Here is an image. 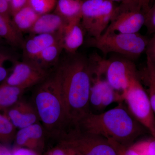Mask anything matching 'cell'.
Listing matches in <instances>:
<instances>
[{
	"label": "cell",
	"mask_w": 155,
	"mask_h": 155,
	"mask_svg": "<svg viewBox=\"0 0 155 155\" xmlns=\"http://www.w3.org/2000/svg\"><path fill=\"white\" fill-rule=\"evenodd\" d=\"M6 1H8V2L9 3H10H10H11V0H6Z\"/></svg>",
	"instance_id": "cell-39"
},
{
	"label": "cell",
	"mask_w": 155,
	"mask_h": 155,
	"mask_svg": "<svg viewBox=\"0 0 155 155\" xmlns=\"http://www.w3.org/2000/svg\"><path fill=\"white\" fill-rule=\"evenodd\" d=\"M4 41L3 39L0 38V45L4 43Z\"/></svg>",
	"instance_id": "cell-38"
},
{
	"label": "cell",
	"mask_w": 155,
	"mask_h": 155,
	"mask_svg": "<svg viewBox=\"0 0 155 155\" xmlns=\"http://www.w3.org/2000/svg\"><path fill=\"white\" fill-rule=\"evenodd\" d=\"M4 114L18 130L40 122L33 104L22 98L14 106L5 110Z\"/></svg>",
	"instance_id": "cell-13"
},
{
	"label": "cell",
	"mask_w": 155,
	"mask_h": 155,
	"mask_svg": "<svg viewBox=\"0 0 155 155\" xmlns=\"http://www.w3.org/2000/svg\"><path fill=\"white\" fill-rule=\"evenodd\" d=\"M29 4V0H11L10 4L11 16Z\"/></svg>",
	"instance_id": "cell-29"
},
{
	"label": "cell",
	"mask_w": 155,
	"mask_h": 155,
	"mask_svg": "<svg viewBox=\"0 0 155 155\" xmlns=\"http://www.w3.org/2000/svg\"><path fill=\"white\" fill-rule=\"evenodd\" d=\"M98 65L107 81L121 94L127 89L132 78L139 75L135 64L127 58L105 59L100 56Z\"/></svg>",
	"instance_id": "cell-7"
},
{
	"label": "cell",
	"mask_w": 155,
	"mask_h": 155,
	"mask_svg": "<svg viewBox=\"0 0 155 155\" xmlns=\"http://www.w3.org/2000/svg\"><path fill=\"white\" fill-rule=\"evenodd\" d=\"M51 72L32 61H16L12 73L2 83L25 90L38 85L46 79Z\"/></svg>",
	"instance_id": "cell-9"
},
{
	"label": "cell",
	"mask_w": 155,
	"mask_h": 155,
	"mask_svg": "<svg viewBox=\"0 0 155 155\" xmlns=\"http://www.w3.org/2000/svg\"><path fill=\"white\" fill-rule=\"evenodd\" d=\"M121 96L131 115L155 138V113L148 95L140 79L139 75L132 78L129 86Z\"/></svg>",
	"instance_id": "cell-6"
},
{
	"label": "cell",
	"mask_w": 155,
	"mask_h": 155,
	"mask_svg": "<svg viewBox=\"0 0 155 155\" xmlns=\"http://www.w3.org/2000/svg\"><path fill=\"white\" fill-rule=\"evenodd\" d=\"M93 78L89 97L90 109L100 111L114 102L121 103V94L114 90L97 67Z\"/></svg>",
	"instance_id": "cell-11"
},
{
	"label": "cell",
	"mask_w": 155,
	"mask_h": 155,
	"mask_svg": "<svg viewBox=\"0 0 155 155\" xmlns=\"http://www.w3.org/2000/svg\"><path fill=\"white\" fill-rule=\"evenodd\" d=\"M40 15L28 5L12 16V22L20 33L28 32Z\"/></svg>",
	"instance_id": "cell-18"
},
{
	"label": "cell",
	"mask_w": 155,
	"mask_h": 155,
	"mask_svg": "<svg viewBox=\"0 0 155 155\" xmlns=\"http://www.w3.org/2000/svg\"><path fill=\"white\" fill-rule=\"evenodd\" d=\"M82 0H57L54 13L67 23L81 22Z\"/></svg>",
	"instance_id": "cell-17"
},
{
	"label": "cell",
	"mask_w": 155,
	"mask_h": 155,
	"mask_svg": "<svg viewBox=\"0 0 155 155\" xmlns=\"http://www.w3.org/2000/svg\"><path fill=\"white\" fill-rule=\"evenodd\" d=\"M17 129L8 116L0 113V142L5 145L14 140Z\"/></svg>",
	"instance_id": "cell-22"
},
{
	"label": "cell",
	"mask_w": 155,
	"mask_h": 155,
	"mask_svg": "<svg viewBox=\"0 0 155 155\" xmlns=\"http://www.w3.org/2000/svg\"><path fill=\"white\" fill-rule=\"evenodd\" d=\"M3 64L0 63V82H4L8 77V71L3 66Z\"/></svg>",
	"instance_id": "cell-35"
},
{
	"label": "cell",
	"mask_w": 155,
	"mask_h": 155,
	"mask_svg": "<svg viewBox=\"0 0 155 155\" xmlns=\"http://www.w3.org/2000/svg\"><path fill=\"white\" fill-rule=\"evenodd\" d=\"M57 0H29V5L40 15L51 13L54 10Z\"/></svg>",
	"instance_id": "cell-25"
},
{
	"label": "cell",
	"mask_w": 155,
	"mask_h": 155,
	"mask_svg": "<svg viewBox=\"0 0 155 155\" xmlns=\"http://www.w3.org/2000/svg\"><path fill=\"white\" fill-rule=\"evenodd\" d=\"M60 39L59 34H40L31 35L22 45L23 60L33 61L43 50L60 41Z\"/></svg>",
	"instance_id": "cell-14"
},
{
	"label": "cell",
	"mask_w": 155,
	"mask_h": 155,
	"mask_svg": "<svg viewBox=\"0 0 155 155\" xmlns=\"http://www.w3.org/2000/svg\"><path fill=\"white\" fill-rule=\"evenodd\" d=\"M13 155H42L34 150L15 146L11 150Z\"/></svg>",
	"instance_id": "cell-31"
},
{
	"label": "cell",
	"mask_w": 155,
	"mask_h": 155,
	"mask_svg": "<svg viewBox=\"0 0 155 155\" xmlns=\"http://www.w3.org/2000/svg\"><path fill=\"white\" fill-rule=\"evenodd\" d=\"M146 14L140 8L117 6L110 23L104 33H138L145 25Z\"/></svg>",
	"instance_id": "cell-10"
},
{
	"label": "cell",
	"mask_w": 155,
	"mask_h": 155,
	"mask_svg": "<svg viewBox=\"0 0 155 155\" xmlns=\"http://www.w3.org/2000/svg\"><path fill=\"white\" fill-rule=\"evenodd\" d=\"M117 155H143L131 146H125L112 140H108Z\"/></svg>",
	"instance_id": "cell-27"
},
{
	"label": "cell",
	"mask_w": 155,
	"mask_h": 155,
	"mask_svg": "<svg viewBox=\"0 0 155 155\" xmlns=\"http://www.w3.org/2000/svg\"><path fill=\"white\" fill-rule=\"evenodd\" d=\"M146 52L147 57L155 66V33L153 34L152 38L149 40Z\"/></svg>",
	"instance_id": "cell-30"
},
{
	"label": "cell",
	"mask_w": 155,
	"mask_h": 155,
	"mask_svg": "<svg viewBox=\"0 0 155 155\" xmlns=\"http://www.w3.org/2000/svg\"><path fill=\"white\" fill-rule=\"evenodd\" d=\"M46 150L42 155H78L75 150L61 140Z\"/></svg>",
	"instance_id": "cell-24"
},
{
	"label": "cell",
	"mask_w": 155,
	"mask_h": 155,
	"mask_svg": "<svg viewBox=\"0 0 155 155\" xmlns=\"http://www.w3.org/2000/svg\"><path fill=\"white\" fill-rule=\"evenodd\" d=\"M48 139L45 131L40 122L19 129L16 133L14 141L16 146L25 147L43 153Z\"/></svg>",
	"instance_id": "cell-12"
},
{
	"label": "cell",
	"mask_w": 155,
	"mask_h": 155,
	"mask_svg": "<svg viewBox=\"0 0 155 155\" xmlns=\"http://www.w3.org/2000/svg\"><path fill=\"white\" fill-rule=\"evenodd\" d=\"M0 155H13L11 150L5 144L0 143Z\"/></svg>",
	"instance_id": "cell-37"
},
{
	"label": "cell",
	"mask_w": 155,
	"mask_h": 155,
	"mask_svg": "<svg viewBox=\"0 0 155 155\" xmlns=\"http://www.w3.org/2000/svg\"><path fill=\"white\" fill-rule=\"evenodd\" d=\"M0 38L15 47L22 48L24 40L22 34L15 28L12 21L0 15Z\"/></svg>",
	"instance_id": "cell-19"
},
{
	"label": "cell",
	"mask_w": 155,
	"mask_h": 155,
	"mask_svg": "<svg viewBox=\"0 0 155 155\" xmlns=\"http://www.w3.org/2000/svg\"><path fill=\"white\" fill-rule=\"evenodd\" d=\"M145 75L148 86V96L152 107L155 114V66L147 56Z\"/></svg>",
	"instance_id": "cell-23"
},
{
	"label": "cell",
	"mask_w": 155,
	"mask_h": 155,
	"mask_svg": "<svg viewBox=\"0 0 155 155\" xmlns=\"http://www.w3.org/2000/svg\"><path fill=\"white\" fill-rule=\"evenodd\" d=\"M85 31L81 22L67 23L61 34L60 42L68 54H74L83 44Z\"/></svg>",
	"instance_id": "cell-15"
},
{
	"label": "cell",
	"mask_w": 155,
	"mask_h": 155,
	"mask_svg": "<svg viewBox=\"0 0 155 155\" xmlns=\"http://www.w3.org/2000/svg\"><path fill=\"white\" fill-rule=\"evenodd\" d=\"M117 8L111 0H82L81 22L89 38H98L104 32Z\"/></svg>",
	"instance_id": "cell-5"
},
{
	"label": "cell",
	"mask_w": 155,
	"mask_h": 155,
	"mask_svg": "<svg viewBox=\"0 0 155 155\" xmlns=\"http://www.w3.org/2000/svg\"><path fill=\"white\" fill-rule=\"evenodd\" d=\"M13 60V57L10 54L7 52L0 51V63L4 64L8 61Z\"/></svg>",
	"instance_id": "cell-33"
},
{
	"label": "cell",
	"mask_w": 155,
	"mask_h": 155,
	"mask_svg": "<svg viewBox=\"0 0 155 155\" xmlns=\"http://www.w3.org/2000/svg\"><path fill=\"white\" fill-rule=\"evenodd\" d=\"M137 4L141 7L147 13L150 7V0H136Z\"/></svg>",
	"instance_id": "cell-34"
},
{
	"label": "cell",
	"mask_w": 155,
	"mask_h": 155,
	"mask_svg": "<svg viewBox=\"0 0 155 155\" xmlns=\"http://www.w3.org/2000/svg\"><path fill=\"white\" fill-rule=\"evenodd\" d=\"M97 60V54L89 58L68 54L56 67L67 116L73 126L91 112L90 94Z\"/></svg>",
	"instance_id": "cell-1"
},
{
	"label": "cell",
	"mask_w": 155,
	"mask_h": 155,
	"mask_svg": "<svg viewBox=\"0 0 155 155\" xmlns=\"http://www.w3.org/2000/svg\"><path fill=\"white\" fill-rule=\"evenodd\" d=\"M58 140L71 147L78 155H117L107 138L82 132L76 127Z\"/></svg>",
	"instance_id": "cell-8"
},
{
	"label": "cell",
	"mask_w": 155,
	"mask_h": 155,
	"mask_svg": "<svg viewBox=\"0 0 155 155\" xmlns=\"http://www.w3.org/2000/svg\"><path fill=\"white\" fill-rule=\"evenodd\" d=\"M111 1L115 3L120 2L121 4L128 5L140 7L137 3L136 0H111Z\"/></svg>",
	"instance_id": "cell-36"
},
{
	"label": "cell",
	"mask_w": 155,
	"mask_h": 155,
	"mask_svg": "<svg viewBox=\"0 0 155 155\" xmlns=\"http://www.w3.org/2000/svg\"><path fill=\"white\" fill-rule=\"evenodd\" d=\"M25 90L2 83L0 85V110L8 109L22 98Z\"/></svg>",
	"instance_id": "cell-21"
},
{
	"label": "cell",
	"mask_w": 155,
	"mask_h": 155,
	"mask_svg": "<svg viewBox=\"0 0 155 155\" xmlns=\"http://www.w3.org/2000/svg\"><path fill=\"white\" fill-rule=\"evenodd\" d=\"M131 146L143 155H155V138L137 142Z\"/></svg>",
	"instance_id": "cell-26"
},
{
	"label": "cell",
	"mask_w": 155,
	"mask_h": 155,
	"mask_svg": "<svg viewBox=\"0 0 155 155\" xmlns=\"http://www.w3.org/2000/svg\"><path fill=\"white\" fill-rule=\"evenodd\" d=\"M144 25L150 33H155V2L147 13Z\"/></svg>",
	"instance_id": "cell-28"
},
{
	"label": "cell",
	"mask_w": 155,
	"mask_h": 155,
	"mask_svg": "<svg viewBox=\"0 0 155 155\" xmlns=\"http://www.w3.org/2000/svg\"><path fill=\"white\" fill-rule=\"evenodd\" d=\"M0 15L9 20L12 21L10 3L6 0H0Z\"/></svg>",
	"instance_id": "cell-32"
},
{
	"label": "cell",
	"mask_w": 155,
	"mask_h": 155,
	"mask_svg": "<svg viewBox=\"0 0 155 155\" xmlns=\"http://www.w3.org/2000/svg\"><path fill=\"white\" fill-rule=\"evenodd\" d=\"M149 39L140 33H104L98 38H89L87 45L103 54L116 53L130 60L140 57L146 52Z\"/></svg>",
	"instance_id": "cell-4"
},
{
	"label": "cell",
	"mask_w": 155,
	"mask_h": 155,
	"mask_svg": "<svg viewBox=\"0 0 155 155\" xmlns=\"http://www.w3.org/2000/svg\"><path fill=\"white\" fill-rule=\"evenodd\" d=\"M67 24L61 16L55 13L42 14L28 32L31 35L40 34L61 35Z\"/></svg>",
	"instance_id": "cell-16"
},
{
	"label": "cell",
	"mask_w": 155,
	"mask_h": 155,
	"mask_svg": "<svg viewBox=\"0 0 155 155\" xmlns=\"http://www.w3.org/2000/svg\"><path fill=\"white\" fill-rule=\"evenodd\" d=\"M75 127L82 132L101 136L127 147L133 144L143 132L141 124L122 102L101 114L90 112L77 122Z\"/></svg>",
	"instance_id": "cell-3"
},
{
	"label": "cell",
	"mask_w": 155,
	"mask_h": 155,
	"mask_svg": "<svg viewBox=\"0 0 155 155\" xmlns=\"http://www.w3.org/2000/svg\"><path fill=\"white\" fill-rule=\"evenodd\" d=\"M64 50L61 42L52 45L43 50L32 62L47 70L58 64L62 51Z\"/></svg>",
	"instance_id": "cell-20"
},
{
	"label": "cell",
	"mask_w": 155,
	"mask_h": 155,
	"mask_svg": "<svg viewBox=\"0 0 155 155\" xmlns=\"http://www.w3.org/2000/svg\"><path fill=\"white\" fill-rule=\"evenodd\" d=\"M31 102L44 128L48 139L62 138L74 127L67 116L60 81L55 69L36 85Z\"/></svg>",
	"instance_id": "cell-2"
}]
</instances>
